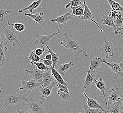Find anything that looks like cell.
Returning <instances> with one entry per match:
<instances>
[{"mask_svg": "<svg viewBox=\"0 0 123 113\" xmlns=\"http://www.w3.org/2000/svg\"><path fill=\"white\" fill-rule=\"evenodd\" d=\"M110 6H111L112 9L117 11H120L123 13V7L121 5L119 4L114 0H107Z\"/></svg>", "mask_w": 123, "mask_h": 113, "instance_id": "obj_27", "label": "cell"}, {"mask_svg": "<svg viewBox=\"0 0 123 113\" xmlns=\"http://www.w3.org/2000/svg\"><path fill=\"white\" fill-rule=\"evenodd\" d=\"M25 71L29 73L31 77V79L36 80L38 83H41L43 80V73L45 71H41L36 68L32 71H29L28 69L25 70Z\"/></svg>", "mask_w": 123, "mask_h": 113, "instance_id": "obj_12", "label": "cell"}, {"mask_svg": "<svg viewBox=\"0 0 123 113\" xmlns=\"http://www.w3.org/2000/svg\"><path fill=\"white\" fill-rule=\"evenodd\" d=\"M71 8L73 11L71 14L72 15L74 16H78L81 17L84 15L85 7L83 4L80 5L78 6L73 7H71Z\"/></svg>", "mask_w": 123, "mask_h": 113, "instance_id": "obj_23", "label": "cell"}, {"mask_svg": "<svg viewBox=\"0 0 123 113\" xmlns=\"http://www.w3.org/2000/svg\"><path fill=\"white\" fill-rule=\"evenodd\" d=\"M51 70V69H50ZM45 71L43 73V80L41 83V86L43 87H47L52 84V83L55 81V79L52 75L51 70Z\"/></svg>", "mask_w": 123, "mask_h": 113, "instance_id": "obj_11", "label": "cell"}, {"mask_svg": "<svg viewBox=\"0 0 123 113\" xmlns=\"http://www.w3.org/2000/svg\"><path fill=\"white\" fill-rule=\"evenodd\" d=\"M29 59L30 61V64L32 65H34L35 63L39 62L41 60L40 56L36 54L35 50H33L30 53L29 55Z\"/></svg>", "mask_w": 123, "mask_h": 113, "instance_id": "obj_29", "label": "cell"}, {"mask_svg": "<svg viewBox=\"0 0 123 113\" xmlns=\"http://www.w3.org/2000/svg\"><path fill=\"white\" fill-rule=\"evenodd\" d=\"M0 24L5 31V34H3L2 36H5V40H3L5 45L6 46L7 45L11 44L12 46L14 47L16 45H18L21 49H23L18 37V31H17L15 29L6 28L4 26L2 22H0Z\"/></svg>", "mask_w": 123, "mask_h": 113, "instance_id": "obj_3", "label": "cell"}, {"mask_svg": "<svg viewBox=\"0 0 123 113\" xmlns=\"http://www.w3.org/2000/svg\"><path fill=\"white\" fill-rule=\"evenodd\" d=\"M95 85H96V87H97L98 89L101 92L102 94L101 95L104 96L106 102V107L107 106V98L106 95L105 94V91L106 90V85L104 81L102 80L101 78H99L98 80H97L95 79L94 81Z\"/></svg>", "mask_w": 123, "mask_h": 113, "instance_id": "obj_18", "label": "cell"}, {"mask_svg": "<svg viewBox=\"0 0 123 113\" xmlns=\"http://www.w3.org/2000/svg\"><path fill=\"white\" fill-rule=\"evenodd\" d=\"M46 49L45 48H37L35 50L36 54H37L39 56H40L43 54V53L45 52Z\"/></svg>", "mask_w": 123, "mask_h": 113, "instance_id": "obj_38", "label": "cell"}, {"mask_svg": "<svg viewBox=\"0 0 123 113\" xmlns=\"http://www.w3.org/2000/svg\"><path fill=\"white\" fill-rule=\"evenodd\" d=\"M115 24L116 25V28L117 29V32L118 34H122V32H120V29L121 28V27L123 25V17H122V15L119 14L117 15V18L116 20L114 21Z\"/></svg>", "mask_w": 123, "mask_h": 113, "instance_id": "obj_31", "label": "cell"}, {"mask_svg": "<svg viewBox=\"0 0 123 113\" xmlns=\"http://www.w3.org/2000/svg\"><path fill=\"white\" fill-rule=\"evenodd\" d=\"M74 65V63L72 62H70L68 63H65L59 65L57 68V71L61 75H65L67 71L71 67Z\"/></svg>", "mask_w": 123, "mask_h": 113, "instance_id": "obj_25", "label": "cell"}, {"mask_svg": "<svg viewBox=\"0 0 123 113\" xmlns=\"http://www.w3.org/2000/svg\"><path fill=\"white\" fill-rule=\"evenodd\" d=\"M65 38L60 42L61 45L66 49L70 50L71 53L79 52L85 56H88V51H86L83 49L80 43L74 38H71L69 37L67 33L65 34Z\"/></svg>", "mask_w": 123, "mask_h": 113, "instance_id": "obj_1", "label": "cell"}, {"mask_svg": "<svg viewBox=\"0 0 123 113\" xmlns=\"http://www.w3.org/2000/svg\"></svg>", "mask_w": 123, "mask_h": 113, "instance_id": "obj_48", "label": "cell"}, {"mask_svg": "<svg viewBox=\"0 0 123 113\" xmlns=\"http://www.w3.org/2000/svg\"><path fill=\"white\" fill-rule=\"evenodd\" d=\"M120 30H120H123V27L121 28L120 29V30Z\"/></svg>", "mask_w": 123, "mask_h": 113, "instance_id": "obj_45", "label": "cell"}, {"mask_svg": "<svg viewBox=\"0 0 123 113\" xmlns=\"http://www.w3.org/2000/svg\"><path fill=\"white\" fill-rule=\"evenodd\" d=\"M21 81L22 86L20 87V90H27L29 93L33 91L38 86H41V83H38L36 80H33L32 79L27 81L21 79Z\"/></svg>", "mask_w": 123, "mask_h": 113, "instance_id": "obj_8", "label": "cell"}, {"mask_svg": "<svg viewBox=\"0 0 123 113\" xmlns=\"http://www.w3.org/2000/svg\"><path fill=\"white\" fill-rule=\"evenodd\" d=\"M44 59L45 60H52V55L50 54L46 55Z\"/></svg>", "mask_w": 123, "mask_h": 113, "instance_id": "obj_42", "label": "cell"}, {"mask_svg": "<svg viewBox=\"0 0 123 113\" xmlns=\"http://www.w3.org/2000/svg\"><path fill=\"white\" fill-rule=\"evenodd\" d=\"M87 73V75L85 80V82L83 85V87L85 88H87L90 87L92 83L94 81L97 72L96 71H93L92 74H91V68H90L89 71H86Z\"/></svg>", "mask_w": 123, "mask_h": 113, "instance_id": "obj_17", "label": "cell"}, {"mask_svg": "<svg viewBox=\"0 0 123 113\" xmlns=\"http://www.w3.org/2000/svg\"><path fill=\"white\" fill-rule=\"evenodd\" d=\"M27 104V107L32 113H46L43 108L42 101L31 98Z\"/></svg>", "mask_w": 123, "mask_h": 113, "instance_id": "obj_6", "label": "cell"}, {"mask_svg": "<svg viewBox=\"0 0 123 113\" xmlns=\"http://www.w3.org/2000/svg\"><path fill=\"white\" fill-rule=\"evenodd\" d=\"M12 11H6L5 10L0 9V21L1 22L3 21L4 18L7 14H9L10 12H12Z\"/></svg>", "mask_w": 123, "mask_h": 113, "instance_id": "obj_37", "label": "cell"}, {"mask_svg": "<svg viewBox=\"0 0 123 113\" xmlns=\"http://www.w3.org/2000/svg\"><path fill=\"white\" fill-rule=\"evenodd\" d=\"M119 14H120V13L119 11H114L112 9L109 15L112 18L114 19V18L117 17V15Z\"/></svg>", "mask_w": 123, "mask_h": 113, "instance_id": "obj_40", "label": "cell"}, {"mask_svg": "<svg viewBox=\"0 0 123 113\" xmlns=\"http://www.w3.org/2000/svg\"><path fill=\"white\" fill-rule=\"evenodd\" d=\"M41 60L43 61V63L45 64V65L49 66L50 68L52 67V60H45L44 59H42Z\"/></svg>", "mask_w": 123, "mask_h": 113, "instance_id": "obj_39", "label": "cell"}, {"mask_svg": "<svg viewBox=\"0 0 123 113\" xmlns=\"http://www.w3.org/2000/svg\"><path fill=\"white\" fill-rule=\"evenodd\" d=\"M71 12H67L66 14L62 15L61 16L55 18H52L51 19L50 21L53 23H55L56 22L58 24H66L67 21H69L73 17V15H71Z\"/></svg>", "mask_w": 123, "mask_h": 113, "instance_id": "obj_14", "label": "cell"}, {"mask_svg": "<svg viewBox=\"0 0 123 113\" xmlns=\"http://www.w3.org/2000/svg\"><path fill=\"white\" fill-rule=\"evenodd\" d=\"M17 112V113H32L31 112H29L26 109H25L23 110H18Z\"/></svg>", "mask_w": 123, "mask_h": 113, "instance_id": "obj_41", "label": "cell"}, {"mask_svg": "<svg viewBox=\"0 0 123 113\" xmlns=\"http://www.w3.org/2000/svg\"><path fill=\"white\" fill-rule=\"evenodd\" d=\"M55 82H56L57 84V87L59 88V90L62 92H66L70 94V91H69V89L67 87V85H63L57 82L55 80Z\"/></svg>", "mask_w": 123, "mask_h": 113, "instance_id": "obj_35", "label": "cell"}, {"mask_svg": "<svg viewBox=\"0 0 123 113\" xmlns=\"http://www.w3.org/2000/svg\"></svg>", "mask_w": 123, "mask_h": 113, "instance_id": "obj_47", "label": "cell"}, {"mask_svg": "<svg viewBox=\"0 0 123 113\" xmlns=\"http://www.w3.org/2000/svg\"><path fill=\"white\" fill-rule=\"evenodd\" d=\"M7 24L9 26H12L13 28L18 32H21L22 31H24L26 27L24 25V24L21 23H18L16 22L15 23H10L9 21L7 22Z\"/></svg>", "mask_w": 123, "mask_h": 113, "instance_id": "obj_30", "label": "cell"}, {"mask_svg": "<svg viewBox=\"0 0 123 113\" xmlns=\"http://www.w3.org/2000/svg\"><path fill=\"white\" fill-rule=\"evenodd\" d=\"M102 63L106 64L111 69L115 78V79H117L118 78L123 77V63L122 62L120 63H117L114 62L109 63L106 61L105 60L101 58Z\"/></svg>", "mask_w": 123, "mask_h": 113, "instance_id": "obj_4", "label": "cell"}, {"mask_svg": "<svg viewBox=\"0 0 123 113\" xmlns=\"http://www.w3.org/2000/svg\"><path fill=\"white\" fill-rule=\"evenodd\" d=\"M107 97L108 98L107 109L110 106H111L112 104L117 101H120L121 98L120 97L119 87H117L116 89H115L114 88L111 89L109 91V96H107Z\"/></svg>", "mask_w": 123, "mask_h": 113, "instance_id": "obj_9", "label": "cell"}, {"mask_svg": "<svg viewBox=\"0 0 123 113\" xmlns=\"http://www.w3.org/2000/svg\"><path fill=\"white\" fill-rule=\"evenodd\" d=\"M50 68L52 71V75L57 82H58L62 85H67V83L65 81V80L63 79V78H62L61 74L58 72V71L56 69H55L54 68L52 67H51Z\"/></svg>", "mask_w": 123, "mask_h": 113, "instance_id": "obj_26", "label": "cell"}, {"mask_svg": "<svg viewBox=\"0 0 123 113\" xmlns=\"http://www.w3.org/2000/svg\"><path fill=\"white\" fill-rule=\"evenodd\" d=\"M46 47L47 48L48 51L52 55V61L53 63L52 68H55V67L56 66V65L59 63V54H56V53H55L54 52H53L52 50L48 46V45L46 46Z\"/></svg>", "mask_w": 123, "mask_h": 113, "instance_id": "obj_28", "label": "cell"}, {"mask_svg": "<svg viewBox=\"0 0 123 113\" xmlns=\"http://www.w3.org/2000/svg\"><path fill=\"white\" fill-rule=\"evenodd\" d=\"M83 5L85 7V10H84V15L83 16L81 17V19L82 20H89L91 21H92L93 23L96 24L97 27L99 28L100 31L102 32H103V30L101 28L99 27V24H97V22L95 21V17L94 15L93 14L92 12L91 11L90 8L88 7L87 5L86 4V0H84L83 1Z\"/></svg>", "mask_w": 123, "mask_h": 113, "instance_id": "obj_10", "label": "cell"}, {"mask_svg": "<svg viewBox=\"0 0 123 113\" xmlns=\"http://www.w3.org/2000/svg\"><path fill=\"white\" fill-rule=\"evenodd\" d=\"M59 31L60 29L59 28L57 32L49 35H43L37 33V39L35 41V43L40 45V47H42V48H45L46 49H47L46 46L49 44L52 38L54 36L59 34Z\"/></svg>", "mask_w": 123, "mask_h": 113, "instance_id": "obj_5", "label": "cell"}, {"mask_svg": "<svg viewBox=\"0 0 123 113\" xmlns=\"http://www.w3.org/2000/svg\"><path fill=\"white\" fill-rule=\"evenodd\" d=\"M78 113H81L80 112H78Z\"/></svg>", "mask_w": 123, "mask_h": 113, "instance_id": "obj_46", "label": "cell"}, {"mask_svg": "<svg viewBox=\"0 0 123 113\" xmlns=\"http://www.w3.org/2000/svg\"><path fill=\"white\" fill-rule=\"evenodd\" d=\"M4 85H5V84H3L2 83H0V92H2V88L3 87H4Z\"/></svg>", "mask_w": 123, "mask_h": 113, "instance_id": "obj_43", "label": "cell"}, {"mask_svg": "<svg viewBox=\"0 0 123 113\" xmlns=\"http://www.w3.org/2000/svg\"><path fill=\"white\" fill-rule=\"evenodd\" d=\"M34 65H36L37 68L41 71H46L48 70L51 69L50 68L46 67L45 64L42 62H38L35 63Z\"/></svg>", "mask_w": 123, "mask_h": 113, "instance_id": "obj_36", "label": "cell"}, {"mask_svg": "<svg viewBox=\"0 0 123 113\" xmlns=\"http://www.w3.org/2000/svg\"><path fill=\"white\" fill-rule=\"evenodd\" d=\"M55 85V84L52 83V84L49 86L47 87H43L41 86L39 92H40L41 94L42 95V99H48L50 95H52V89L54 87Z\"/></svg>", "mask_w": 123, "mask_h": 113, "instance_id": "obj_21", "label": "cell"}, {"mask_svg": "<svg viewBox=\"0 0 123 113\" xmlns=\"http://www.w3.org/2000/svg\"><path fill=\"white\" fill-rule=\"evenodd\" d=\"M83 94L87 99L86 105H87L89 107H90L91 108L99 109H101V110L103 111L104 113H108V111H105L104 109L102 107V106H101L98 103V102H97V100L88 97L87 95L86 94L85 92H83Z\"/></svg>", "mask_w": 123, "mask_h": 113, "instance_id": "obj_16", "label": "cell"}, {"mask_svg": "<svg viewBox=\"0 0 123 113\" xmlns=\"http://www.w3.org/2000/svg\"><path fill=\"white\" fill-rule=\"evenodd\" d=\"M120 101H121V102L123 104V99H122V98H121Z\"/></svg>", "mask_w": 123, "mask_h": 113, "instance_id": "obj_44", "label": "cell"}, {"mask_svg": "<svg viewBox=\"0 0 123 113\" xmlns=\"http://www.w3.org/2000/svg\"><path fill=\"white\" fill-rule=\"evenodd\" d=\"M57 94L59 95L60 99H61L62 101H65L66 103L68 102L71 97L69 94L67 93L66 92H62L59 90L57 91Z\"/></svg>", "mask_w": 123, "mask_h": 113, "instance_id": "obj_32", "label": "cell"}, {"mask_svg": "<svg viewBox=\"0 0 123 113\" xmlns=\"http://www.w3.org/2000/svg\"><path fill=\"white\" fill-rule=\"evenodd\" d=\"M90 62L91 64L90 68H91V74H92L93 71H96V72H98V68L100 67L102 63L101 58H100L99 57H95L94 58L91 60Z\"/></svg>", "mask_w": 123, "mask_h": 113, "instance_id": "obj_22", "label": "cell"}, {"mask_svg": "<svg viewBox=\"0 0 123 113\" xmlns=\"http://www.w3.org/2000/svg\"><path fill=\"white\" fill-rule=\"evenodd\" d=\"M83 108L85 113H103L99 111V109H92L86 105H83Z\"/></svg>", "mask_w": 123, "mask_h": 113, "instance_id": "obj_34", "label": "cell"}, {"mask_svg": "<svg viewBox=\"0 0 123 113\" xmlns=\"http://www.w3.org/2000/svg\"><path fill=\"white\" fill-rule=\"evenodd\" d=\"M7 47L5 45L3 40L0 38V67L5 66V62L6 58V52L7 51Z\"/></svg>", "mask_w": 123, "mask_h": 113, "instance_id": "obj_19", "label": "cell"}, {"mask_svg": "<svg viewBox=\"0 0 123 113\" xmlns=\"http://www.w3.org/2000/svg\"><path fill=\"white\" fill-rule=\"evenodd\" d=\"M24 15L30 17L34 20L33 23L39 24L41 26H44L45 25V17L44 14L42 12L36 13L35 14H27L25 13Z\"/></svg>", "mask_w": 123, "mask_h": 113, "instance_id": "obj_13", "label": "cell"}, {"mask_svg": "<svg viewBox=\"0 0 123 113\" xmlns=\"http://www.w3.org/2000/svg\"><path fill=\"white\" fill-rule=\"evenodd\" d=\"M83 4L81 3L80 0H72L71 1H69V2L66 5L65 8L66 9L68 8L69 7H76L80 5H82Z\"/></svg>", "mask_w": 123, "mask_h": 113, "instance_id": "obj_33", "label": "cell"}, {"mask_svg": "<svg viewBox=\"0 0 123 113\" xmlns=\"http://www.w3.org/2000/svg\"><path fill=\"white\" fill-rule=\"evenodd\" d=\"M110 113H123V104L121 101H117L107 108Z\"/></svg>", "mask_w": 123, "mask_h": 113, "instance_id": "obj_20", "label": "cell"}, {"mask_svg": "<svg viewBox=\"0 0 123 113\" xmlns=\"http://www.w3.org/2000/svg\"><path fill=\"white\" fill-rule=\"evenodd\" d=\"M42 1H43V0H38L36 1H35L31 5H29V6L27 7L24 9L19 10L18 11V12L20 13H21L24 11H29L31 14H32L33 10L37 8L39 6V5H40L41 3L42 2Z\"/></svg>", "mask_w": 123, "mask_h": 113, "instance_id": "obj_24", "label": "cell"}, {"mask_svg": "<svg viewBox=\"0 0 123 113\" xmlns=\"http://www.w3.org/2000/svg\"><path fill=\"white\" fill-rule=\"evenodd\" d=\"M102 24L104 25H108L109 27H111L113 28L114 32L115 34L117 35V29L116 28V25L114 21L113 18H112L110 15L102 14V18L101 19Z\"/></svg>", "mask_w": 123, "mask_h": 113, "instance_id": "obj_15", "label": "cell"}, {"mask_svg": "<svg viewBox=\"0 0 123 113\" xmlns=\"http://www.w3.org/2000/svg\"><path fill=\"white\" fill-rule=\"evenodd\" d=\"M31 98L29 95L21 94L15 93H8L4 97L3 101L5 106L7 107H12L18 104H21L23 101L27 103Z\"/></svg>", "mask_w": 123, "mask_h": 113, "instance_id": "obj_2", "label": "cell"}, {"mask_svg": "<svg viewBox=\"0 0 123 113\" xmlns=\"http://www.w3.org/2000/svg\"><path fill=\"white\" fill-rule=\"evenodd\" d=\"M104 43L99 49L100 52L105 55V57L108 59L114 56V52L115 49L114 45L111 41H107L104 38Z\"/></svg>", "mask_w": 123, "mask_h": 113, "instance_id": "obj_7", "label": "cell"}]
</instances>
